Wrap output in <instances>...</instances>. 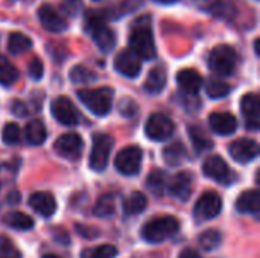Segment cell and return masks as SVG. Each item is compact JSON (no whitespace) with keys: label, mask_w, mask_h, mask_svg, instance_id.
Returning <instances> with one entry per match:
<instances>
[{"label":"cell","mask_w":260,"mask_h":258,"mask_svg":"<svg viewBox=\"0 0 260 258\" xmlns=\"http://www.w3.org/2000/svg\"><path fill=\"white\" fill-rule=\"evenodd\" d=\"M129 44L131 50L142 59H154L157 55L154 33H152V21L149 15L139 17L131 29L129 33Z\"/></svg>","instance_id":"1"},{"label":"cell","mask_w":260,"mask_h":258,"mask_svg":"<svg viewBox=\"0 0 260 258\" xmlns=\"http://www.w3.org/2000/svg\"><path fill=\"white\" fill-rule=\"evenodd\" d=\"M180 231V220L174 216H161L149 220L142 228V237L148 243H161Z\"/></svg>","instance_id":"2"},{"label":"cell","mask_w":260,"mask_h":258,"mask_svg":"<svg viewBox=\"0 0 260 258\" xmlns=\"http://www.w3.org/2000/svg\"><path fill=\"white\" fill-rule=\"evenodd\" d=\"M85 29L102 52H111L116 44L114 32L105 24L102 14L88 12L85 15Z\"/></svg>","instance_id":"3"},{"label":"cell","mask_w":260,"mask_h":258,"mask_svg":"<svg viewBox=\"0 0 260 258\" xmlns=\"http://www.w3.org/2000/svg\"><path fill=\"white\" fill-rule=\"evenodd\" d=\"M79 100L96 116H107L113 106L111 88H84L78 91Z\"/></svg>","instance_id":"4"},{"label":"cell","mask_w":260,"mask_h":258,"mask_svg":"<svg viewBox=\"0 0 260 258\" xmlns=\"http://www.w3.org/2000/svg\"><path fill=\"white\" fill-rule=\"evenodd\" d=\"M209 67L219 76H230L236 67V52L233 47L221 44L216 46L209 56Z\"/></svg>","instance_id":"5"},{"label":"cell","mask_w":260,"mask_h":258,"mask_svg":"<svg viewBox=\"0 0 260 258\" xmlns=\"http://www.w3.org/2000/svg\"><path fill=\"white\" fill-rule=\"evenodd\" d=\"M113 138L107 134H94L93 137V146H91V154H90V161L88 166L94 172H102L105 170L108 164V158L113 149Z\"/></svg>","instance_id":"6"},{"label":"cell","mask_w":260,"mask_h":258,"mask_svg":"<svg viewBox=\"0 0 260 258\" xmlns=\"http://www.w3.org/2000/svg\"><path fill=\"white\" fill-rule=\"evenodd\" d=\"M142 158H143L142 149L137 148V146H129V148L122 149L116 155L114 166H116L119 173H122L125 176H133V175H136L140 170Z\"/></svg>","instance_id":"7"},{"label":"cell","mask_w":260,"mask_h":258,"mask_svg":"<svg viewBox=\"0 0 260 258\" xmlns=\"http://www.w3.org/2000/svg\"><path fill=\"white\" fill-rule=\"evenodd\" d=\"M203 172L207 178H210L222 186H230L235 181L233 170L219 155L209 157L203 164Z\"/></svg>","instance_id":"8"},{"label":"cell","mask_w":260,"mask_h":258,"mask_svg":"<svg viewBox=\"0 0 260 258\" xmlns=\"http://www.w3.org/2000/svg\"><path fill=\"white\" fill-rule=\"evenodd\" d=\"M145 132L154 141H165L174 134V123L166 114L154 113L145 125Z\"/></svg>","instance_id":"9"},{"label":"cell","mask_w":260,"mask_h":258,"mask_svg":"<svg viewBox=\"0 0 260 258\" xmlns=\"http://www.w3.org/2000/svg\"><path fill=\"white\" fill-rule=\"evenodd\" d=\"M221 210H222L221 196L215 192H207L197 201L193 208V216L197 220L206 222L216 217L221 213Z\"/></svg>","instance_id":"10"},{"label":"cell","mask_w":260,"mask_h":258,"mask_svg":"<svg viewBox=\"0 0 260 258\" xmlns=\"http://www.w3.org/2000/svg\"><path fill=\"white\" fill-rule=\"evenodd\" d=\"M55 152L67 160H78L82 155V149H84V140L79 134L75 132H69V134H62L61 137L56 138L55 144H53Z\"/></svg>","instance_id":"11"},{"label":"cell","mask_w":260,"mask_h":258,"mask_svg":"<svg viewBox=\"0 0 260 258\" xmlns=\"http://www.w3.org/2000/svg\"><path fill=\"white\" fill-rule=\"evenodd\" d=\"M50 111L53 119L59 123V125H66V126H73L78 123L79 120V114L73 105V102L69 97L59 96L56 97L52 105H50Z\"/></svg>","instance_id":"12"},{"label":"cell","mask_w":260,"mask_h":258,"mask_svg":"<svg viewBox=\"0 0 260 258\" xmlns=\"http://www.w3.org/2000/svg\"><path fill=\"white\" fill-rule=\"evenodd\" d=\"M114 68L126 78H136L139 76L142 70V59L131 50H122L117 53L114 59Z\"/></svg>","instance_id":"13"},{"label":"cell","mask_w":260,"mask_h":258,"mask_svg":"<svg viewBox=\"0 0 260 258\" xmlns=\"http://www.w3.org/2000/svg\"><path fill=\"white\" fill-rule=\"evenodd\" d=\"M229 152L233 160L245 164V163L253 161L259 155V144H257V141H254L251 138H239L230 144Z\"/></svg>","instance_id":"14"},{"label":"cell","mask_w":260,"mask_h":258,"mask_svg":"<svg viewBox=\"0 0 260 258\" xmlns=\"http://www.w3.org/2000/svg\"><path fill=\"white\" fill-rule=\"evenodd\" d=\"M192 189H193V176L190 172H178L175 176L171 178L169 184H168V190L171 193V196L186 202L190 195H192Z\"/></svg>","instance_id":"15"},{"label":"cell","mask_w":260,"mask_h":258,"mask_svg":"<svg viewBox=\"0 0 260 258\" xmlns=\"http://www.w3.org/2000/svg\"><path fill=\"white\" fill-rule=\"evenodd\" d=\"M38 20L41 26L53 33H59L64 29H67V21L66 18L50 5H43L38 9Z\"/></svg>","instance_id":"16"},{"label":"cell","mask_w":260,"mask_h":258,"mask_svg":"<svg viewBox=\"0 0 260 258\" xmlns=\"http://www.w3.org/2000/svg\"><path fill=\"white\" fill-rule=\"evenodd\" d=\"M241 109L242 116L245 119L247 128L251 131H257L260 126V109H259V97L256 93H248L241 100Z\"/></svg>","instance_id":"17"},{"label":"cell","mask_w":260,"mask_h":258,"mask_svg":"<svg viewBox=\"0 0 260 258\" xmlns=\"http://www.w3.org/2000/svg\"><path fill=\"white\" fill-rule=\"evenodd\" d=\"M209 125L219 135H232L238 129V120L230 113H213L209 117Z\"/></svg>","instance_id":"18"},{"label":"cell","mask_w":260,"mask_h":258,"mask_svg":"<svg viewBox=\"0 0 260 258\" xmlns=\"http://www.w3.org/2000/svg\"><path fill=\"white\" fill-rule=\"evenodd\" d=\"M30 208L43 217H50L56 211V201L47 192H37L32 193L29 198Z\"/></svg>","instance_id":"19"},{"label":"cell","mask_w":260,"mask_h":258,"mask_svg":"<svg viewBox=\"0 0 260 258\" xmlns=\"http://www.w3.org/2000/svg\"><path fill=\"white\" fill-rule=\"evenodd\" d=\"M177 82L180 85V88L190 96H195L200 93L201 87H203V78L201 75L193 70V68H184L180 70L177 75Z\"/></svg>","instance_id":"20"},{"label":"cell","mask_w":260,"mask_h":258,"mask_svg":"<svg viewBox=\"0 0 260 258\" xmlns=\"http://www.w3.org/2000/svg\"><path fill=\"white\" fill-rule=\"evenodd\" d=\"M236 210L244 214H254L257 216L260 210V196L257 190H247L244 192L236 201Z\"/></svg>","instance_id":"21"},{"label":"cell","mask_w":260,"mask_h":258,"mask_svg":"<svg viewBox=\"0 0 260 258\" xmlns=\"http://www.w3.org/2000/svg\"><path fill=\"white\" fill-rule=\"evenodd\" d=\"M166 81H168L166 70H165L161 65H157V67H154V68L149 71V75H148V78H146V81H145L143 88H145V91L149 93V94H158V93H161V91L165 90Z\"/></svg>","instance_id":"22"},{"label":"cell","mask_w":260,"mask_h":258,"mask_svg":"<svg viewBox=\"0 0 260 258\" xmlns=\"http://www.w3.org/2000/svg\"><path fill=\"white\" fill-rule=\"evenodd\" d=\"M24 137L26 141L32 146H40L46 141L47 138V129L41 120H32L26 125L24 129Z\"/></svg>","instance_id":"23"},{"label":"cell","mask_w":260,"mask_h":258,"mask_svg":"<svg viewBox=\"0 0 260 258\" xmlns=\"http://www.w3.org/2000/svg\"><path fill=\"white\" fill-rule=\"evenodd\" d=\"M3 222L12 228V230H18V231H27L30 228H34V219L30 216H27L26 213L21 211H11L5 216Z\"/></svg>","instance_id":"24"},{"label":"cell","mask_w":260,"mask_h":258,"mask_svg":"<svg viewBox=\"0 0 260 258\" xmlns=\"http://www.w3.org/2000/svg\"><path fill=\"white\" fill-rule=\"evenodd\" d=\"M148 205L146 196L140 192H133L125 201H123V211L128 216H136L145 211Z\"/></svg>","instance_id":"25"},{"label":"cell","mask_w":260,"mask_h":258,"mask_svg":"<svg viewBox=\"0 0 260 258\" xmlns=\"http://www.w3.org/2000/svg\"><path fill=\"white\" fill-rule=\"evenodd\" d=\"M32 47V40L21 33V32H12L8 38V50L12 55H20L27 52Z\"/></svg>","instance_id":"26"},{"label":"cell","mask_w":260,"mask_h":258,"mask_svg":"<svg viewBox=\"0 0 260 258\" xmlns=\"http://www.w3.org/2000/svg\"><path fill=\"white\" fill-rule=\"evenodd\" d=\"M163 158L166 161L168 166H178L183 163V160L186 158V148L181 141H175L172 144H169L165 151H163Z\"/></svg>","instance_id":"27"},{"label":"cell","mask_w":260,"mask_h":258,"mask_svg":"<svg viewBox=\"0 0 260 258\" xmlns=\"http://www.w3.org/2000/svg\"><path fill=\"white\" fill-rule=\"evenodd\" d=\"M114 211H116V198L113 195L101 196L93 208V213L98 217H110L114 214Z\"/></svg>","instance_id":"28"},{"label":"cell","mask_w":260,"mask_h":258,"mask_svg":"<svg viewBox=\"0 0 260 258\" xmlns=\"http://www.w3.org/2000/svg\"><path fill=\"white\" fill-rule=\"evenodd\" d=\"M18 79V70L5 56H0V85L9 87Z\"/></svg>","instance_id":"29"},{"label":"cell","mask_w":260,"mask_h":258,"mask_svg":"<svg viewBox=\"0 0 260 258\" xmlns=\"http://www.w3.org/2000/svg\"><path fill=\"white\" fill-rule=\"evenodd\" d=\"M198 242L204 251H215L222 243V234L218 230H207L200 236Z\"/></svg>","instance_id":"30"},{"label":"cell","mask_w":260,"mask_h":258,"mask_svg":"<svg viewBox=\"0 0 260 258\" xmlns=\"http://www.w3.org/2000/svg\"><path fill=\"white\" fill-rule=\"evenodd\" d=\"M189 134H190L192 144H193V148H195L198 152H203V151H207V149L213 148V141H212L210 138H207L206 134H204L200 128L190 126V128H189Z\"/></svg>","instance_id":"31"},{"label":"cell","mask_w":260,"mask_h":258,"mask_svg":"<svg viewBox=\"0 0 260 258\" xmlns=\"http://www.w3.org/2000/svg\"><path fill=\"white\" fill-rule=\"evenodd\" d=\"M117 255V249L113 245H101L96 248L84 249L81 258H114Z\"/></svg>","instance_id":"32"},{"label":"cell","mask_w":260,"mask_h":258,"mask_svg":"<svg viewBox=\"0 0 260 258\" xmlns=\"http://www.w3.org/2000/svg\"><path fill=\"white\" fill-rule=\"evenodd\" d=\"M230 85L225 84L224 81H218V79H210L206 85V91L207 96L212 99H222L230 93Z\"/></svg>","instance_id":"33"},{"label":"cell","mask_w":260,"mask_h":258,"mask_svg":"<svg viewBox=\"0 0 260 258\" xmlns=\"http://www.w3.org/2000/svg\"><path fill=\"white\" fill-rule=\"evenodd\" d=\"M165 175H163V172L161 170H154L149 176H148V179H146V187H148V190L154 195V196H157V198H160L161 195H163V190H165Z\"/></svg>","instance_id":"34"},{"label":"cell","mask_w":260,"mask_h":258,"mask_svg":"<svg viewBox=\"0 0 260 258\" xmlns=\"http://www.w3.org/2000/svg\"><path fill=\"white\" fill-rule=\"evenodd\" d=\"M70 79L75 84H88L96 81V75L84 65H76L70 71Z\"/></svg>","instance_id":"35"},{"label":"cell","mask_w":260,"mask_h":258,"mask_svg":"<svg viewBox=\"0 0 260 258\" xmlns=\"http://www.w3.org/2000/svg\"><path fill=\"white\" fill-rule=\"evenodd\" d=\"M2 138H3V143L12 146V144H17L21 138V131H20V126L14 122H9L5 125L3 128V132H2Z\"/></svg>","instance_id":"36"},{"label":"cell","mask_w":260,"mask_h":258,"mask_svg":"<svg viewBox=\"0 0 260 258\" xmlns=\"http://www.w3.org/2000/svg\"><path fill=\"white\" fill-rule=\"evenodd\" d=\"M143 5V0H120L119 2V5L116 6V18H119V17H122V15H125V14H129V12H133V11H136L139 6H142Z\"/></svg>","instance_id":"37"},{"label":"cell","mask_w":260,"mask_h":258,"mask_svg":"<svg viewBox=\"0 0 260 258\" xmlns=\"http://www.w3.org/2000/svg\"><path fill=\"white\" fill-rule=\"evenodd\" d=\"M0 258H21L20 252L14 248L8 237L0 236Z\"/></svg>","instance_id":"38"},{"label":"cell","mask_w":260,"mask_h":258,"mask_svg":"<svg viewBox=\"0 0 260 258\" xmlns=\"http://www.w3.org/2000/svg\"><path fill=\"white\" fill-rule=\"evenodd\" d=\"M27 73L29 76L34 79V81H40L43 78V73H44V67H43V62L38 59V58H34L29 65H27Z\"/></svg>","instance_id":"39"},{"label":"cell","mask_w":260,"mask_h":258,"mask_svg":"<svg viewBox=\"0 0 260 258\" xmlns=\"http://www.w3.org/2000/svg\"><path fill=\"white\" fill-rule=\"evenodd\" d=\"M79 5H81L79 0H64L62 2V11L70 14V15H75L79 11Z\"/></svg>","instance_id":"40"},{"label":"cell","mask_w":260,"mask_h":258,"mask_svg":"<svg viewBox=\"0 0 260 258\" xmlns=\"http://www.w3.org/2000/svg\"><path fill=\"white\" fill-rule=\"evenodd\" d=\"M178 258H201V255L198 254V251H195V249H192V248H187V249H184Z\"/></svg>","instance_id":"41"},{"label":"cell","mask_w":260,"mask_h":258,"mask_svg":"<svg viewBox=\"0 0 260 258\" xmlns=\"http://www.w3.org/2000/svg\"><path fill=\"white\" fill-rule=\"evenodd\" d=\"M154 2L161 3V5H171V3H175V2H178V0H154Z\"/></svg>","instance_id":"42"},{"label":"cell","mask_w":260,"mask_h":258,"mask_svg":"<svg viewBox=\"0 0 260 258\" xmlns=\"http://www.w3.org/2000/svg\"><path fill=\"white\" fill-rule=\"evenodd\" d=\"M254 50H256V55L259 56V40L254 41Z\"/></svg>","instance_id":"43"},{"label":"cell","mask_w":260,"mask_h":258,"mask_svg":"<svg viewBox=\"0 0 260 258\" xmlns=\"http://www.w3.org/2000/svg\"><path fill=\"white\" fill-rule=\"evenodd\" d=\"M43 258H59V257H56V255H46V257H43Z\"/></svg>","instance_id":"44"}]
</instances>
